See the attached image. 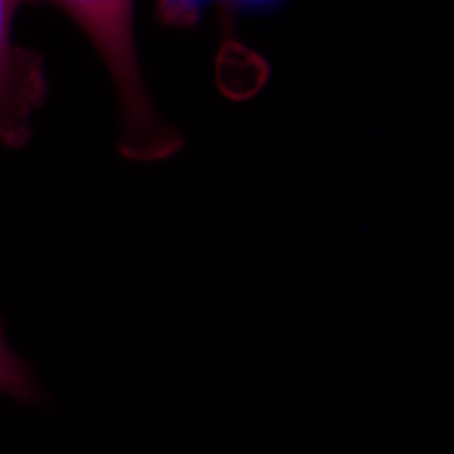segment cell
Segmentation results:
<instances>
[{
    "label": "cell",
    "mask_w": 454,
    "mask_h": 454,
    "mask_svg": "<svg viewBox=\"0 0 454 454\" xmlns=\"http://www.w3.org/2000/svg\"><path fill=\"white\" fill-rule=\"evenodd\" d=\"M52 4L88 35L114 82L120 106L118 152L127 160L160 162L179 153L184 137L148 95L135 44L133 0H29Z\"/></svg>",
    "instance_id": "6da1fadb"
},
{
    "label": "cell",
    "mask_w": 454,
    "mask_h": 454,
    "mask_svg": "<svg viewBox=\"0 0 454 454\" xmlns=\"http://www.w3.org/2000/svg\"><path fill=\"white\" fill-rule=\"evenodd\" d=\"M29 0H0V144L24 148L33 138V120L48 99L44 58L12 39L14 17Z\"/></svg>",
    "instance_id": "7a4b0ae2"
},
{
    "label": "cell",
    "mask_w": 454,
    "mask_h": 454,
    "mask_svg": "<svg viewBox=\"0 0 454 454\" xmlns=\"http://www.w3.org/2000/svg\"><path fill=\"white\" fill-rule=\"evenodd\" d=\"M0 395L11 397L19 404H34L41 397V390L27 362L19 357L5 337L0 320Z\"/></svg>",
    "instance_id": "3957f363"
},
{
    "label": "cell",
    "mask_w": 454,
    "mask_h": 454,
    "mask_svg": "<svg viewBox=\"0 0 454 454\" xmlns=\"http://www.w3.org/2000/svg\"><path fill=\"white\" fill-rule=\"evenodd\" d=\"M197 0H159V12L165 22L189 24L195 17Z\"/></svg>",
    "instance_id": "277c9868"
},
{
    "label": "cell",
    "mask_w": 454,
    "mask_h": 454,
    "mask_svg": "<svg viewBox=\"0 0 454 454\" xmlns=\"http://www.w3.org/2000/svg\"><path fill=\"white\" fill-rule=\"evenodd\" d=\"M249 2H266V0H249Z\"/></svg>",
    "instance_id": "5b68a950"
}]
</instances>
